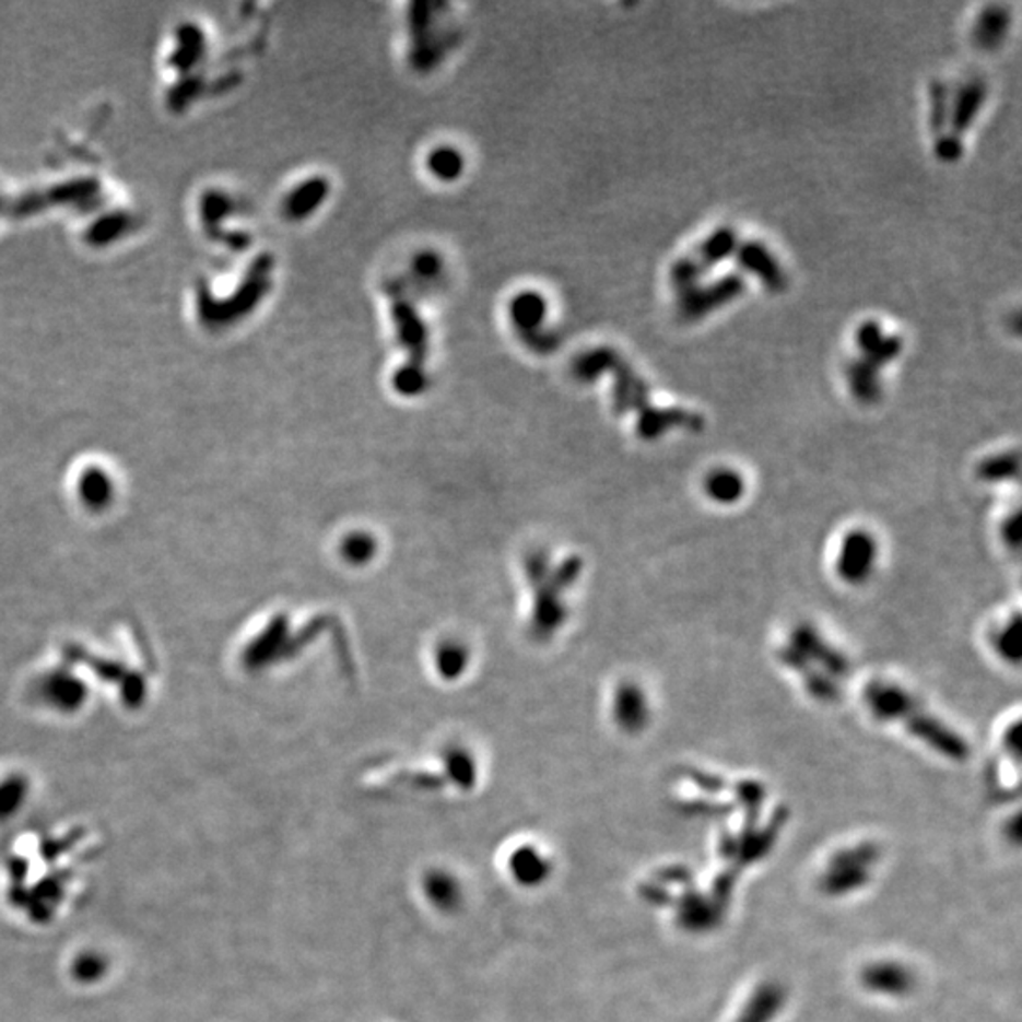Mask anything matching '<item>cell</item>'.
Segmentation results:
<instances>
[{"label":"cell","instance_id":"1","mask_svg":"<svg viewBox=\"0 0 1022 1022\" xmlns=\"http://www.w3.org/2000/svg\"><path fill=\"white\" fill-rule=\"evenodd\" d=\"M879 557L877 538L868 530L848 532L841 543L837 574L848 586L866 584L874 571Z\"/></svg>","mask_w":1022,"mask_h":1022},{"label":"cell","instance_id":"2","mask_svg":"<svg viewBox=\"0 0 1022 1022\" xmlns=\"http://www.w3.org/2000/svg\"><path fill=\"white\" fill-rule=\"evenodd\" d=\"M905 727L913 737H917L924 744L933 748L936 752L945 755L949 760L962 762L970 754V748L960 735L954 733L938 718L924 713L920 706L905 718Z\"/></svg>","mask_w":1022,"mask_h":1022},{"label":"cell","instance_id":"3","mask_svg":"<svg viewBox=\"0 0 1022 1022\" xmlns=\"http://www.w3.org/2000/svg\"><path fill=\"white\" fill-rule=\"evenodd\" d=\"M790 646L797 649L812 667L820 665V669L832 678L846 677L850 670L848 659L841 654L839 649L830 646L817 629L809 623H799L791 631Z\"/></svg>","mask_w":1022,"mask_h":1022},{"label":"cell","instance_id":"4","mask_svg":"<svg viewBox=\"0 0 1022 1022\" xmlns=\"http://www.w3.org/2000/svg\"><path fill=\"white\" fill-rule=\"evenodd\" d=\"M742 289H744V282H742L741 277L737 275L726 277V279L714 282L706 289L695 286V289L680 294V304H678L680 315L685 320H697V318L710 313L719 305L731 302L733 297L741 294Z\"/></svg>","mask_w":1022,"mask_h":1022},{"label":"cell","instance_id":"5","mask_svg":"<svg viewBox=\"0 0 1022 1022\" xmlns=\"http://www.w3.org/2000/svg\"><path fill=\"white\" fill-rule=\"evenodd\" d=\"M864 701L869 713L881 721H895L905 719L911 713L917 710L918 701L900 685L873 680L864 690Z\"/></svg>","mask_w":1022,"mask_h":1022},{"label":"cell","instance_id":"6","mask_svg":"<svg viewBox=\"0 0 1022 1022\" xmlns=\"http://www.w3.org/2000/svg\"><path fill=\"white\" fill-rule=\"evenodd\" d=\"M737 260L742 268L754 273L771 292H783L786 289L783 268L760 240H748L741 247H737Z\"/></svg>","mask_w":1022,"mask_h":1022},{"label":"cell","instance_id":"7","mask_svg":"<svg viewBox=\"0 0 1022 1022\" xmlns=\"http://www.w3.org/2000/svg\"><path fill=\"white\" fill-rule=\"evenodd\" d=\"M613 718L625 733H641L649 721V705L646 693L636 684L620 685L615 693Z\"/></svg>","mask_w":1022,"mask_h":1022},{"label":"cell","instance_id":"8","mask_svg":"<svg viewBox=\"0 0 1022 1022\" xmlns=\"http://www.w3.org/2000/svg\"><path fill=\"white\" fill-rule=\"evenodd\" d=\"M670 428H688V431H701L703 428V419L695 413H688L684 409H642L641 421H638V434L646 439H654L657 436H663Z\"/></svg>","mask_w":1022,"mask_h":1022},{"label":"cell","instance_id":"9","mask_svg":"<svg viewBox=\"0 0 1022 1022\" xmlns=\"http://www.w3.org/2000/svg\"><path fill=\"white\" fill-rule=\"evenodd\" d=\"M705 493L719 506H733L747 494V481L733 468H714L705 478Z\"/></svg>","mask_w":1022,"mask_h":1022},{"label":"cell","instance_id":"10","mask_svg":"<svg viewBox=\"0 0 1022 1022\" xmlns=\"http://www.w3.org/2000/svg\"><path fill=\"white\" fill-rule=\"evenodd\" d=\"M985 95H987V87L979 80H973L960 90L956 99L952 103L951 124L954 137L960 139V134L970 128L975 114L979 113Z\"/></svg>","mask_w":1022,"mask_h":1022},{"label":"cell","instance_id":"11","mask_svg":"<svg viewBox=\"0 0 1022 1022\" xmlns=\"http://www.w3.org/2000/svg\"><path fill=\"white\" fill-rule=\"evenodd\" d=\"M1009 27V12L1000 7H988L983 10L979 22L975 23L973 40L983 50H992L1000 46L1006 31Z\"/></svg>","mask_w":1022,"mask_h":1022},{"label":"cell","instance_id":"12","mask_svg":"<svg viewBox=\"0 0 1022 1022\" xmlns=\"http://www.w3.org/2000/svg\"><path fill=\"white\" fill-rule=\"evenodd\" d=\"M879 367L873 362L861 359L848 367V383L854 398L861 403H874L881 398V383H879Z\"/></svg>","mask_w":1022,"mask_h":1022},{"label":"cell","instance_id":"13","mask_svg":"<svg viewBox=\"0 0 1022 1022\" xmlns=\"http://www.w3.org/2000/svg\"><path fill=\"white\" fill-rule=\"evenodd\" d=\"M737 247H739L737 245V233L731 227H719L718 232H714L703 243V247L698 248V256L695 260L705 271V269L713 268L727 256L735 255Z\"/></svg>","mask_w":1022,"mask_h":1022},{"label":"cell","instance_id":"14","mask_svg":"<svg viewBox=\"0 0 1022 1022\" xmlns=\"http://www.w3.org/2000/svg\"><path fill=\"white\" fill-rule=\"evenodd\" d=\"M866 983L879 992L886 995H900L909 987V973L903 972V967L895 964H879V966L869 967L866 973Z\"/></svg>","mask_w":1022,"mask_h":1022},{"label":"cell","instance_id":"15","mask_svg":"<svg viewBox=\"0 0 1022 1022\" xmlns=\"http://www.w3.org/2000/svg\"><path fill=\"white\" fill-rule=\"evenodd\" d=\"M1019 468H1021V459L1017 451L1001 453V455L983 460L977 468V475L979 480L988 481V483H1001V481L1017 480Z\"/></svg>","mask_w":1022,"mask_h":1022},{"label":"cell","instance_id":"16","mask_svg":"<svg viewBox=\"0 0 1022 1022\" xmlns=\"http://www.w3.org/2000/svg\"><path fill=\"white\" fill-rule=\"evenodd\" d=\"M801 677H803L804 690H807V693H809L812 698H817L820 703H835V701H839V684H837L830 674H825L824 670H818L817 667H809V669L801 672Z\"/></svg>","mask_w":1022,"mask_h":1022},{"label":"cell","instance_id":"17","mask_svg":"<svg viewBox=\"0 0 1022 1022\" xmlns=\"http://www.w3.org/2000/svg\"><path fill=\"white\" fill-rule=\"evenodd\" d=\"M543 313H545V302L542 296L527 292L514 299L512 305V315L521 330H530L542 322Z\"/></svg>","mask_w":1022,"mask_h":1022},{"label":"cell","instance_id":"18","mask_svg":"<svg viewBox=\"0 0 1022 1022\" xmlns=\"http://www.w3.org/2000/svg\"><path fill=\"white\" fill-rule=\"evenodd\" d=\"M995 648L1003 659H1008L1011 663L1017 665L1021 661L1022 633L1019 613L1013 615V620L1008 621L1006 627H1001L1000 631L996 633Z\"/></svg>","mask_w":1022,"mask_h":1022},{"label":"cell","instance_id":"19","mask_svg":"<svg viewBox=\"0 0 1022 1022\" xmlns=\"http://www.w3.org/2000/svg\"><path fill=\"white\" fill-rule=\"evenodd\" d=\"M328 191V184L325 180H310L309 184H305L302 190L294 193V198L290 199V214L296 216V219H302L305 214H309V211H313L317 207L325 193Z\"/></svg>","mask_w":1022,"mask_h":1022},{"label":"cell","instance_id":"20","mask_svg":"<svg viewBox=\"0 0 1022 1022\" xmlns=\"http://www.w3.org/2000/svg\"><path fill=\"white\" fill-rule=\"evenodd\" d=\"M462 165H465L462 155L457 150L449 149V146L436 149L428 155V169L439 178L451 180V178L459 177L460 173H462Z\"/></svg>","mask_w":1022,"mask_h":1022},{"label":"cell","instance_id":"21","mask_svg":"<svg viewBox=\"0 0 1022 1022\" xmlns=\"http://www.w3.org/2000/svg\"><path fill=\"white\" fill-rule=\"evenodd\" d=\"M437 667L445 678H457L465 672L468 663V649L459 642H447L437 649Z\"/></svg>","mask_w":1022,"mask_h":1022},{"label":"cell","instance_id":"22","mask_svg":"<svg viewBox=\"0 0 1022 1022\" xmlns=\"http://www.w3.org/2000/svg\"><path fill=\"white\" fill-rule=\"evenodd\" d=\"M701 275H703V268L698 266V261L695 258H684V260L677 261L672 266L670 281H672L674 289L680 294H684L688 290L697 286L698 277Z\"/></svg>","mask_w":1022,"mask_h":1022},{"label":"cell","instance_id":"23","mask_svg":"<svg viewBox=\"0 0 1022 1022\" xmlns=\"http://www.w3.org/2000/svg\"><path fill=\"white\" fill-rule=\"evenodd\" d=\"M343 557L349 561L351 564H366L369 559L374 557L375 551H377V545H375V540L367 535H353V537L346 538L343 542Z\"/></svg>","mask_w":1022,"mask_h":1022},{"label":"cell","instance_id":"24","mask_svg":"<svg viewBox=\"0 0 1022 1022\" xmlns=\"http://www.w3.org/2000/svg\"><path fill=\"white\" fill-rule=\"evenodd\" d=\"M428 894L432 895L434 903L442 905V907H451L453 903L459 900L457 882L451 881L449 877H444V874H434L428 879Z\"/></svg>","mask_w":1022,"mask_h":1022},{"label":"cell","instance_id":"25","mask_svg":"<svg viewBox=\"0 0 1022 1022\" xmlns=\"http://www.w3.org/2000/svg\"><path fill=\"white\" fill-rule=\"evenodd\" d=\"M931 101H933V108H931L933 128L941 129L949 120V90L941 82L931 85Z\"/></svg>","mask_w":1022,"mask_h":1022},{"label":"cell","instance_id":"26","mask_svg":"<svg viewBox=\"0 0 1022 1022\" xmlns=\"http://www.w3.org/2000/svg\"><path fill=\"white\" fill-rule=\"evenodd\" d=\"M1001 537H1003V542L1008 543V548L1019 551L1021 548V514L1019 512H1013L1006 519L1001 527Z\"/></svg>","mask_w":1022,"mask_h":1022},{"label":"cell","instance_id":"27","mask_svg":"<svg viewBox=\"0 0 1022 1022\" xmlns=\"http://www.w3.org/2000/svg\"><path fill=\"white\" fill-rule=\"evenodd\" d=\"M882 339L884 338H882L881 326L877 325V322H866L858 332V345L861 346L864 353H868V351L879 345Z\"/></svg>","mask_w":1022,"mask_h":1022},{"label":"cell","instance_id":"28","mask_svg":"<svg viewBox=\"0 0 1022 1022\" xmlns=\"http://www.w3.org/2000/svg\"><path fill=\"white\" fill-rule=\"evenodd\" d=\"M936 152H938L939 160H943V162H954V160H959L960 154H962V141H960L959 137H954V134L943 137V139L938 142Z\"/></svg>","mask_w":1022,"mask_h":1022},{"label":"cell","instance_id":"29","mask_svg":"<svg viewBox=\"0 0 1022 1022\" xmlns=\"http://www.w3.org/2000/svg\"><path fill=\"white\" fill-rule=\"evenodd\" d=\"M415 269L424 277L436 275L437 269H439V260H437L436 255H431V252H424V255L419 256L415 260Z\"/></svg>","mask_w":1022,"mask_h":1022}]
</instances>
